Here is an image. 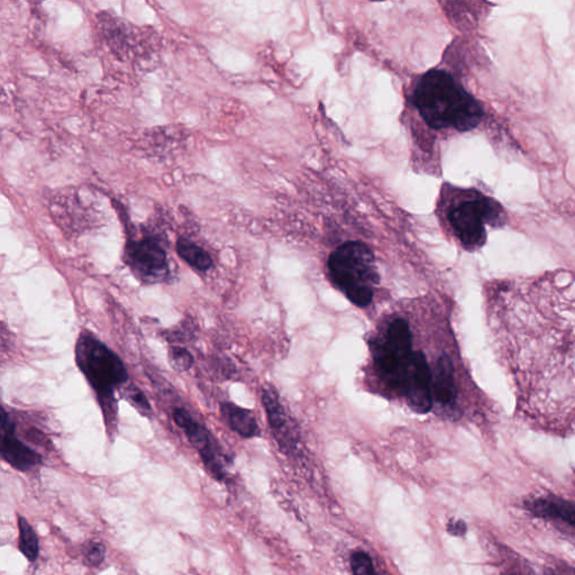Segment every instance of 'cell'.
<instances>
[{
    "instance_id": "9c48e42d",
    "label": "cell",
    "mask_w": 575,
    "mask_h": 575,
    "mask_svg": "<svg viewBox=\"0 0 575 575\" xmlns=\"http://www.w3.org/2000/svg\"><path fill=\"white\" fill-rule=\"evenodd\" d=\"M127 261L136 275L144 280H160L169 272L166 252L152 240H142L127 246Z\"/></svg>"
},
{
    "instance_id": "7c38bea8",
    "label": "cell",
    "mask_w": 575,
    "mask_h": 575,
    "mask_svg": "<svg viewBox=\"0 0 575 575\" xmlns=\"http://www.w3.org/2000/svg\"><path fill=\"white\" fill-rule=\"evenodd\" d=\"M433 391L438 403L444 406L452 405L456 399V394H458L453 363L445 354L438 358L435 365Z\"/></svg>"
},
{
    "instance_id": "277c9868",
    "label": "cell",
    "mask_w": 575,
    "mask_h": 575,
    "mask_svg": "<svg viewBox=\"0 0 575 575\" xmlns=\"http://www.w3.org/2000/svg\"><path fill=\"white\" fill-rule=\"evenodd\" d=\"M328 269L337 287L351 303L368 307L379 285L376 259L367 244L348 242L337 248L328 260Z\"/></svg>"
},
{
    "instance_id": "e0dca14e",
    "label": "cell",
    "mask_w": 575,
    "mask_h": 575,
    "mask_svg": "<svg viewBox=\"0 0 575 575\" xmlns=\"http://www.w3.org/2000/svg\"><path fill=\"white\" fill-rule=\"evenodd\" d=\"M107 549L103 543L89 542L84 552V563L87 567L98 568L106 559Z\"/></svg>"
},
{
    "instance_id": "3957f363",
    "label": "cell",
    "mask_w": 575,
    "mask_h": 575,
    "mask_svg": "<svg viewBox=\"0 0 575 575\" xmlns=\"http://www.w3.org/2000/svg\"><path fill=\"white\" fill-rule=\"evenodd\" d=\"M456 239L468 250L481 248L487 240V226H504L507 215L497 200L477 190H455L446 212Z\"/></svg>"
},
{
    "instance_id": "d6986e66",
    "label": "cell",
    "mask_w": 575,
    "mask_h": 575,
    "mask_svg": "<svg viewBox=\"0 0 575 575\" xmlns=\"http://www.w3.org/2000/svg\"><path fill=\"white\" fill-rule=\"evenodd\" d=\"M351 567L354 575H378L367 553L358 552L353 554Z\"/></svg>"
},
{
    "instance_id": "44dd1931",
    "label": "cell",
    "mask_w": 575,
    "mask_h": 575,
    "mask_svg": "<svg viewBox=\"0 0 575 575\" xmlns=\"http://www.w3.org/2000/svg\"><path fill=\"white\" fill-rule=\"evenodd\" d=\"M468 531V526L465 524L464 520H451L449 525H447V532L453 536H463Z\"/></svg>"
},
{
    "instance_id": "2e32d148",
    "label": "cell",
    "mask_w": 575,
    "mask_h": 575,
    "mask_svg": "<svg viewBox=\"0 0 575 575\" xmlns=\"http://www.w3.org/2000/svg\"><path fill=\"white\" fill-rule=\"evenodd\" d=\"M262 401L273 430L284 432L287 426L286 415L276 392L271 389H264Z\"/></svg>"
},
{
    "instance_id": "5b68a950",
    "label": "cell",
    "mask_w": 575,
    "mask_h": 575,
    "mask_svg": "<svg viewBox=\"0 0 575 575\" xmlns=\"http://www.w3.org/2000/svg\"><path fill=\"white\" fill-rule=\"evenodd\" d=\"M76 360L100 399H112L114 392L129 380L122 360L94 336H80Z\"/></svg>"
},
{
    "instance_id": "6da1fadb",
    "label": "cell",
    "mask_w": 575,
    "mask_h": 575,
    "mask_svg": "<svg viewBox=\"0 0 575 575\" xmlns=\"http://www.w3.org/2000/svg\"><path fill=\"white\" fill-rule=\"evenodd\" d=\"M488 314L520 417L538 431L575 434V279L501 280Z\"/></svg>"
},
{
    "instance_id": "52a82bcc",
    "label": "cell",
    "mask_w": 575,
    "mask_h": 575,
    "mask_svg": "<svg viewBox=\"0 0 575 575\" xmlns=\"http://www.w3.org/2000/svg\"><path fill=\"white\" fill-rule=\"evenodd\" d=\"M173 419L184 431L191 445L199 452L209 474L216 480L223 481L226 478V470L222 454L212 442L206 428L195 421L184 409H176L173 412Z\"/></svg>"
},
{
    "instance_id": "ffe728a7",
    "label": "cell",
    "mask_w": 575,
    "mask_h": 575,
    "mask_svg": "<svg viewBox=\"0 0 575 575\" xmlns=\"http://www.w3.org/2000/svg\"><path fill=\"white\" fill-rule=\"evenodd\" d=\"M126 397L129 399L130 403L142 410L143 413L150 412L151 406L149 404L148 398L145 397L143 392L138 387H131L126 390Z\"/></svg>"
},
{
    "instance_id": "8992f818",
    "label": "cell",
    "mask_w": 575,
    "mask_h": 575,
    "mask_svg": "<svg viewBox=\"0 0 575 575\" xmlns=\"http://www.w3.org/2000/svg\"><path fill=\"white\" fill-rule=\"evenodd\" d=\"M413 335L405 319L392 322L387 340L382 344L377 363L382 379L394 390L404 392L410 361L413 357Z\"/></svg>"
},
{
    "instance_id": "9a60e30c",
    "label": "cell",
    "mask_w": 575,
    "mask_h": 575,
    "mask_svg": "<svg viewBox=\"0 0 575 575\" xmlns=\"http://www.w3.org/2000/svg\"><path fill=\"white\" fill-rule=\"evenodd\" d=\"M177 252L181 259H184L190 267L198 271H207L213 267L211 255L199 245L185 239H181L177 244Z\"/></svg>"
},
{
    "instance_id": "7a4b0ae2",
    "label": "cell",
    "mask_w": 575,
    "mask_h": 575,
    "mask_svg": "<svg viewBox=\"0 0 575 575\" xmlns=\"http://www.w3.org/2000/svg\"><path fill=\"white\" fill-rule=\"evenodd\" d=\"M414 103L435 130L468 132L476 129L483 116L478 100L444 70L428 71L418 80Z\"/></svg>"
},
{
    "instance_id": "30bf717a",
    "label": "cell",
    "mask_w": 575,
    "mask_h": 575,
    "mask_svg": "<svg viewBox=\"0 0 575 575\" xmlns=\"http://www.w3.org/2000/svg\"><path fill=\"white\" fill-rule=\"evenodd\" d=\"M0 454L5 462L17 471L27 472L39 467L42 458L16 435V426L6 410L2 409V444Z\"/></svg>"
},
{
    "instance_id": "4fadbf2b",
    "label": "cell",
    "mask_w": 575,
    "mask_h": 575,
    "mask_svg": "<svg viewBox=\"0 0 575 575\" xmlns=\"http://www.w3.org/2000/svg\"><path fill=\"white\" fill-rule=\"evenodd\" d=\"M222 414L225 421L234 432L245 438L259 435L257 419L248 409L241 408L232 403L222 405Z\"/></svg>"
},
{
    "instance_id": "5bb4252c",
    "label": "cell",
    "mask_w": 575,
    "mask_h": 575,
    "mask_svg": "<svg viewBox=\"0 0 575 575\" xmlns=\"http://www.w3.org/2000/svg\"><path fill=\"white\" fill-rule=\"evenodd\" d=\"M18 550L31 563L38 561L40 555V541L33 526L23 516H17Z\"/></svg>"
},
{
    "instance_id": "ac0fdd59",
    "label": "cell",
    "mask_w": 575,
    "mask_h": 575,
    "mask_svg": "<svg viewBox=\"0 0 575 575\" xmlns=\"http://www.w3.org/2000/svg\"><path fill=\"white\" fill-rule=\"evenodd\" d=\"M170 362L177 371H187L194 362L193 355L184 348H171L169 353Z\"/></svg>"
},
{
    "instance_id": "8fae6325",
    "label": "cell",
    "mask_w": 575,
    "mask_h": 575,
    "mask_svg": "<svg viewBox=\"0 0 575 575\" xmlns=\"http://www.w3.org/2000/svg\"><path fill=\"white\" fill-rule=\"evenodd\" d=\"M526 507L536 517L560 519L575 529V504L571 501L550 496L535 499Z\"/></svg>"
},
{
    "instance_id": "ba28073f",
    "label": "cell",
    "mask_w": 575,
    "mask_h": 575,
    "mask_svg": "<svg viewBox=\"0 0 575 575\" xmlns=\"http://www.w3.org/2000/svg\"><path fill=\"white\" fill-rule=\"evenodd\" d=\"M404 394L409 407L417 414H427L433 407V374L421 351L413 353Z\"/></svg>"
}]
</instances>
